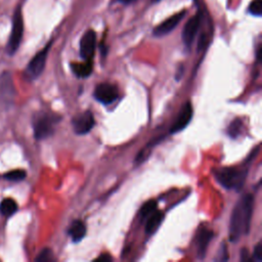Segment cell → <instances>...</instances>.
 Masks as SVG:
<instances>
[{
    "instance_id": "obj_14",
    "label": "cell",
    "mask_w": 262,
    "mask_h": 262,
    "mask_svg": "<svg viewBox=\"0 0 262 262\" xmlns=\"http://www.w3.org/2000/svg\"><path fill=\"white\" fill-rule=\"evenodd\" d=\"M69 234L72 237V241L75 243H79L83 239L86 234V225L81 220L74 221L69 227Z\"/></svg>"
},
{
    "instance_id": "obj_9",
    "label": "cell",
    "mask_w": 262,
    "mask_h": 262,
    "mask_svg": "<svg viewBox=\"0 0 262 262\" xmlns=\"http://www.w3.org/2000/svg\"><path fill=\"white\" fill-rule=\"evenodd\" d=\"M96 47V34L93 30H88L80 40V55L84 60L93 58Z\"/></svg>"
},
{
    "instance_id": "obj_2",
    "label": "cell",
    "mask_w": 262,
    "mask_h": 262,
    "mask_svg": "<svg viewBox=\"0 0 262 262\" xmlns=\"http://www.w3.org/2000/svg\"><path fill=\"white\" fill-rule=\"evenodd\" d=\"M247 170L237 167H225L214 170L217 181L227 189L241 188L247 177Z\"/></svg>"
},
{
    "instance_id": "obj_6",
    "label": "cell",
    "mask_w": 262,
    "mask_h": 262,
    "mask_svg": "<svg viewBox=\"0 0 262 262\" xmlns=\"http://www.w3.org/2000/svg\"><path fill=\"white\" fill-rule=\"evenodd\" d=\"M15 94L14 84L9 73L0 75V106L8 107L11 105Z\"/></svg>"
},
{
    "instance_id": "obj_13",
    "label": "cell",
    "mask_w": 262,
    "mask_h": 262,
    "mask_svg": "<svg viewBox=\"0 0 262 262\" xmlns=\"http://www.w3.org/2000/svg\"><path fill=\"white\" fill-rule=\"evenodd\" d=\"M213 237V231L207 228H203L198 232L196 235V254L199 258H204L206 256V252L208 246Z\"/></svg>"
},
{
    "instance_id": "obj_23",
    "label": "cell",
    "mask_w": 262,
    "mask_h": 262,
    "mask_svg": "<svg viewBox=\"0 0 262 262\" xmlns=\"http://www.w3.org/2000/svg\"><path fill=\"white\" fill-rule=\"evenodd\" d=\"M253 259L256 262L262 261V245H261V243H258L257 246L255 247L254 253H253Z\"/></svg>"
},
{
    "instance_id": "obj_26",
    "label": "cell",
    "mask_w": 262,
    "mask_h": 262,
    "mask_svg": "<svg viewBox=\"0 0 262 262\" xmlns=\"http://www.w3.org/2000/svg\"><path fill=\"white\" fill-rule=\"evenodd\" d=\"M117 2H120L121 4H124V5H128V4H130V3H132V2H135L136 0H116Z\"/></svg>"
},
{
    "instance_id": "obj_17",
    "label": "cell",
    "mask_w": 262,
    "mask_h": 262,
    "mask_svg": "<svg viewBox=\"0 0 262 262\" xmlns=\"http://www.w3.org/2000/svg\"><path fill=\"white\" fill-rule=\"evenodd\" d=\"M17 210V205L15 203L14 200L10 199V198H6L4 200L1 201L0 203V213L5 216V217H9L12 216Z\"/></svg>"
},
{
    "instance_id": "obj_1",
    "label": "cell",
    "mask_w": 262,
    "mask_h": 262,
    "mask_svg": "<svg viewBox=\"0 0 262 262\" xmlns=\"http://www.w3.org/2000/svg\"><path fill=\"white\" fill-rule=\"evenodd\" d=\"M254 208V196L251 193L245 194L236 203L230 218L229 239L235 243L250 229Z\"/></svg>"
},
{
    "instance_id": "obj_3",
    "label": "cell",
    "mask_w": 262,
    "mask_h": 262,
    "mask_svg": "<svg viewBox=\"0 0 262 262\" xmlns=\"http://www.w3.org/2000/svg\"><path fill=\"white\" fill-rule=\"evenodd\" d=\"M24 35V19L20 6H18L12 16V28L7 43V51L10 55L14 54L18 49Z\"/></svg>"
},
{
    "instance_id": "obj_11",
    "label": "cell",
    "mask_w": 262,
    "mask_h": 262,
    "mask_svg": "<svg viewBox=\"0 0 262 262\" xmlns=\"http://www.w3.org/2000/svg\"><path fill=\"white\" fill-rule=\"evenodd\" d=\"M201 26V15L195 14L188 19L182 31V41L186 47H190Z\"/></svg>"
},
{
    "instance_id": "obj_7",
    "label": "cell",
    "mask_w": 262,
    "mask_h": 262,
    "mask_svg": "<svg viewBox=\"0 0 262 262\" xmlns=\"http://www.w3.org/2000/svg\"><path fill=\"white\" fill-rule=\"evenodd\" d=\"M94 124H95L94 117L92 113L89 111H86V112H83L82 114L77 115L72 120L73 130L76 134H79V135L87 134L88 132H90L94 127Z\"/></svg>"
},
{
    "instance_id": "obj_12",
    "label": "cell",
    "mask_w": 262,
    "mask_h": 262,
    "mask_svg": "<svg viewBox=\"0 0 262 262\" xmlns=\"http://www.w3.org/2000/svg\"><path fill=\"white\" fill-rule=\"evenodd\" d=\"M192 118V106L189 101L185 102L181 107L178 117L176 118L174 124L170 128V133H177L182 131L190 122Z\"/></svg>"
},
{
    "instance_id": "obj_16",
    "label": "cell",
    "mask_w": 262,
    "mask_h": 262,
    "mask_svg": "<svg viewBox=\"0 0 262 262\" xmlns=\"http://www.w3.org/2000/svg\"><path fill=\"white\" fill-rule=\"evenodd\" d=\"M72 70L75 73V75L79 78H86L91 75L93 71V62L91 60H85L84 62L80 63H73Z\"/></svg>"
},
{
    "instance_id": "obj_8",
    "label": "cell",
    "mask_w": 262,
    "mask_h": 262,
    "mask_svg": "<svg viewBox=\"0 0 262 262\" xmlns=\"http://www.w3.org/2000/svg\"><path fill=\"white\" fill-rule=\"evenodd\" d=\"M119 92L116 86L108 83H101L95 87L94 97L102 104H111L118 98Z\"/></svg>"
},
{
    "instance_id": "obj_22",
    "label": "cell",
    "mask_w": 262,
    "mask_h": 262,
    "mask_svg": "<svg viewBox=\"0 0 262 262\" xmlns=\"http://www.w3.org/2000/svg\"><path fill=\"white\" fill-rule=\"evenodd\" d=\"M35 260L38 261V262H47V261L53 260L51 250H49V249H44V250H42V251L39 253V255L36 257Z\"/></svg>"
},
{
    "instance_id": "obj_21",
    "label": "cell",
    "mask_w": 262,
    "mask_h": 262,
    "mask_svg": "<svg viewBox=\"0 0 262 262\" xmlns=\"http://www.w3.org/2000/svg\"><path fill=\"white\" fill-rule=\"evenodd\" d=\"M242 130V122L239 120H234L228 127V134L231 137H236L239 135Z\"/></svg>"
},
{
    "instance_id": "obj_20",
    "label": "cell",
    "mask_w": 262,
    "mask_h": 262,
    "mask_svg": "<svg viewBox=\"0 0 262 262\" xmlns=\"http://www.w3.org/2000/svg\"><path fill=\"white\" fill-rule=\"evenodd\" d=\"M249 12L254 16L262 15V0H253L248 8Z\"/></svg>"
},
{
    "instance_id": "obj_18",
    "label": "cell",
    "mask_w": 262,
    "mask_h": 262,
    "mask_svg": "<svg viewBox=\"0 0 262 262\" xmlns=\"http://www.w3.org/2000/svg\"><path fill=\"white\" fill-rule=\"evenodd\" d=\"M156 209H157V202L154 201V200H150V201L146 202V203L141 207L139 214H140V216H141L142 218H145V217H147L149 214H151L154 211H156Z\"/></svg>"
},
{
    "instance_id": "obj_15",
    "label": "cell",
    "mask_w": 262,
    "mask_h": 262,
    "mask_svg": "<svg viewBox=\"0 0 262 262\" xmlns=\"http://www.w3.org/2000/svg\"><path fill=\"white\" fill-rule=\"evenodd\" d=\"M146 218H147V221H146V224H145V232H146V234L150 235L161 225L162 220L164 218V215L160 211H154Z\"/></svg>"
},
{
    "instance_id": "obj_10",
    "label": "cell",
    "mask_w": 262,
    "mask_h": 262,
    "mask_svg": "<svg viewBox=\"0 0 262 262\" xmlns=\"http://www.w3.org/2000/svg\"><path fill=\"white\" fill-rule=\"evenodd\" d=\"M184 15H185V11H180V12H177L174 15L170 16L169 18H167L165 21L161 23L159 26H157L154 29V31H152L154 36L163 37L165 35H168L170 32H172L178 26V24L182 20Z\"/></svg>"
},
{
    "instance_id": "obj_5",
    "label": "cell",
    "mask_w": 262,
    "mask_h": 262,
    "mask_svg": "<svg viewBox=\"0 0 262 262\" xmlns=\"http://www.w3.org/2000/svg\"><path fill=\"white\" fill-rule=\"evenodd\" d=\"M50 45H51V43H48L29 62L25 74L30 80H34L42 74V72L45 68V63H46L47 55H48V52H49V49H50Z\"/></svg>"
},
{
    "instance_id": "obj_24",
    "label": "cell",
    "mask_w": 262,
    "mask_h": 262,
    "mask_svg": "<svg viewBox=\"0 0 262 262\" xmlns=\"http://www.w3.org/2000/svg\"><path fill=\"white\" fill-rule=\"evenodd\" d=\"M95 261H105V262H110L112 261V257L108 254H102L99 257H97L95 259Z\"/></svg>"
},
{
    "instance_id": "obj_4",
    "label": "cell",
    "mask_w": 262,
    "mask_h": 262,
    "mask_svg": "<svg viewBox=\"0 0 262 262\" xmlns=\"http://www.w3.org/2000/svg\"><path fill=\"white\" fill-rule=\"evenodd\" d=\"M57 123V118L48 114H40L37 115L33 122L34 136L36 139L42 140L54 132V126Z\"/></svg>"
},
{
    "instance_id": "obj_27",
    "label": "cell",
    "mask_w": 262,
    "mask_h": 262,
    "mask_svg": "<svg viewBox=\"0 0 262 262\" xmlns=\"http://www.w3.org/2000/svg\"><path fill=\"white\" fill-rule=\"evenodd\" d=\"M154 1H159V0H154Z\"/></svg>"
},
{
    "instance_id": "obj_25",
    "label": "cell",
    "mask_w": 262,
    "mask_h": 262,
    "mask_svg": "<svg viewBox=\"0 0 262 262\" xmlns=\"http://www.w3.org/2000/svg\"><path fill=\"white\" fill-rule=\"evenodd\" d=\"M242 260H243V261L250 260L249 257H248V251H247V249H243V250H242Z\"/></svg>"
},
{
    "instance_id": "obj_19",
    "label": "cell",
    "mask_w": 262,
    "mask_h": 262,
    "mask_svg": "<svg viewBox=\"0 0 262 262\" xmlns=\"http://www.w3.org/2000/svg\"><path fill=\"white\" fill-rule=\"evenodd\" d=\"M27 174L24 170H13L9 171L4 175V178L9 181H21L26 178Z\"/></svg>"
}]
</instances>
